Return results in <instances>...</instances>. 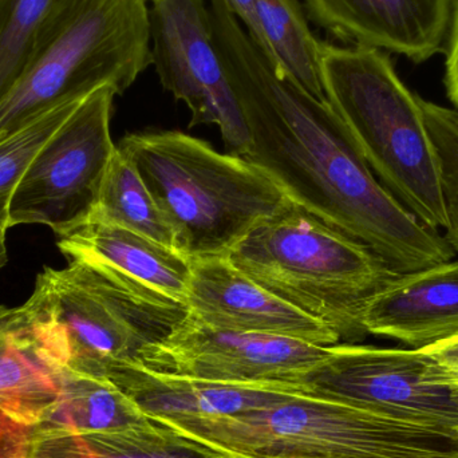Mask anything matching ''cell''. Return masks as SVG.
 Returning a JSON list of instances; mask_svg holds the SVG:
<instances>
[{"label": "cell", "mask_w": 458, "mask_h": 458, "mask_svg": "<svg viewBox=\"0 0 458 458\" xmlns=\"http://www.w3.org/2000/svg\"><path fill=\"white\" fill-rule=\"evenodd\" d=\"M215 45L242 106L250 148L242 158L288 200L360 242L395 274L456 258L377 179L328 101L307 93L269 59L223 0H209Z\"/></svg>", "instance_id": "6da1fadb"}, {"label": "cell", "mask_w": 458, "mask_h": 458, "mask_svg": "<svg viewBox=\"0 0 458 458\" xmlns=\"http://www.w3.org/2000/svg\"><path fill=\"white\" fill-rule=\"evenodd\" d=\"M39 344L62 365L109 379L168 336L188 306L101 261L45 267L21 304Z\"/></svg>", "instance_id": "7a4b0ae2"}, {"label": "cell", "mask_w": 458, "mask_h": 458, "mask_svg": "<svg viewBox=\"0 0 458 458\" xmlns=\"http://www.w3.org/2000/svg\"><path fill=\"white\" fill-rule=\"evenodd\" d=\"M150 64L147 0H54L0 97V141L62 102L121 96Z\"/></svg>", "instance_id": "3957f363"}, {"label": "cell", "mask_w": 458, "mask_h": 458, "mask_svg": "<svg viewBox=\"0 0 458 458\" xmlns=\"http://www.w3.org/2000/svg\"><path fill=\"white\" fill-rule=\"evenodd\" d=\"M320 74L326 98L379 182L422 225L445 231L440 158L420 96L403 85L389 56L322 43Z\"/></svg>", "instance_id": "277c9868"}, {"label": "cell", "mask_w": 458, "mask_h": 458, "mask_svg": "<svg viewBox=\"0 0 458 458\" xmlns=\"http://www.w3.org/2000/svg\"><path fill=\"white\" fill-rule=\"evenodd\" d=\"M250 280L333 328L341 344L365 338L363 307L400 275L368 247L288 200L228 253Z\"/></svg>", "instance_id": "5b68a950"}, {"label": "cell", "mask_w": 458, "mask_h": 458, "mask_svg": "<svg viewBox=\"0 0 458 458\" xmlns=\"http://www.w3.org/2000/svg\"><path fill=\"white\" fill-rule=\"evenodd\" d=\"M118 147L171 225L176 250L191 261L228 256L259 220L287 201L242 156L222 155L182 131L129 134Z\"/></svg>", "instance_id": "8992f818"}, {"label": "cell", "mask_w": 458, "mask_h": 458, "mask_svg": "<svg viewBox=\"0 0 458 458\" xmlns=\"http://www.w3.org/2000/svg\"><path fill=\"white\" fill-rule=\"evenodd\" d=\"M231 458H458V435L307 394L234 416L158 422Z\"/></svg>", "instance_id": "52a82bcc"}, {"label": "cell", "mask_w": 458, "mask_h": 458, "mask_svg": "<svg viewBox=\"0 0 458 458\" xmlns=\"http://www.w3.org/2000/svg\"><path fill=\"white\" fill-rule=\"evenodd\" d=\"M296 386L312 397L458 435V385L424 349L334 344Z\"/></svg>", "instance_id": "ba28073f"}, {"label": "cell", "mask_w": 458, "mask_h": 458, "mask_svg": "<svg viewBox=\"0 0 458 458\" xmlns=\"http://www.w3.org/2000/svg\"><path fill=\"white\" fill-rule=\"evenodd\" d=\"M115 96L105 86L86 97L35 156L11 196L10 229L39 225L61 236L90 216L117 148L110 133Z\"/></svg>", "instance_id": "9c48e42d"}, {"label": "cell", "mask_w": 458, "mask_h": 458, "mask_svg": "<svg viewBox=\"0 0 458 458\" xmlns=\"http://www.w3.org/2000/svg\"><path fill=\"white\" fill-rule=\"evenodd\" d=\"M150 55L161 85L190 107L191 128L215 125L232 155L244 156L250 131L215 45L206 0H147Z\"/></svg>", "instance_id": "30bf717a"}, {"label": "cell", "mask_w": 458, "mask_h": 458, "mask_svg": "<svg viewBox=\"0 0 458 458\" xmlns=\"http://www.w3.org/2000/svg\"><path fill=\"white\" fill-rule=\"evenodd\" d=\"M330 346L285 336L212 327L188 317L136 363L168 376L242 385H295Z\"/></svg>", "instance_id": "8fae6325"}, {"label": "cell", "mask_w": 458, "mask_h": 458, "mask_svg": "<svg viewBox=\"0 0 458 458\" xmlns=\"http://www.w3.org/2000/svg\"><path fill=\"white\" fill-rule=\"evenodd\" d=\"M185 304L191 317L212 327L285 336L326 347L341 344L333 328L264 290L227 256L192 261Z\"/></svg>", "instance_id": "7c38bea8"}, {"label": "cell", "mask_w": 458, "mask_h": 458, "mask_svg": "<svg viewBox=\"0 0 458 458\" xmlns=\"http://www.w3.org/2000/svg\"><path fill=\"white\" fill-rule=\"evenodd\" d=\"M307 15L328 34L358 47L422 62L441 51L454 0H304Z\"/></svg>", "instance_id": "4fadbf2b"}, {"label": "cell", "mask_w": 458, "mask_h": 458, "mask_svg": "<svg viewBox=\"0 0 458 458\" xmlns=\"http://www.w3.org/2000/svg\"><path fill=\"white\" fill-rule=\"evenodd\" d=\"M366 334L427 349L458 336V260L400 275L363 307Z\"/></svg>", "instance_id": "5bb4252c"}, {"label": "cell", "mask_w": 458, "mask_h": 458, "mask_svg": "<svg viewBox=\"0 0 458 458\" xmlns=\"http://www.w3.org/2000/svg\"><path fill=\"white\" fill-rule=\"evenodd\" d=\"M109 381L155 422L234 416L271 405L287 394H303L295 385L200 381L156 373L136 362L115 369Z\"/></svg>", "instance_id": "9a60e30c"}, {"label": "cell", "mask_w": 458, "mask_h": 458, "mask_svg": "<svg viewBox=\"0 0 458 458\" xmlns=\"http://www.w3.org/2000/svg\"><path fill=\"white\" fill-rule=\"evenodd\" d=\"M56 237L67 260L101 261L185 303L192 261L174 248L99 220H86Z\"/></svg>", "instance_id": "2e32d148"}, {"label": "cell", "mask_w": 458, "mask_h": 458, "mask_svg": "<svg viewBox=\"0 0 458 458\" xmlns=\"http://www.w3.org/2000/svg\"><path fill=\"white\" fill-rule=\"evenodd\" d=\"M59 369L23 307L0 304V411L21 427L39 424L58 398Z\"/></svg>", "instance_id": "e0dca14e"}, {"label": "cell", "mask_w": 458, "mask_h": 458, "mask_svg": "<svg viewBox=\"0 0 458 458\" xmlns=\"http://www.w3.org/2000/svg\"><path fill=\"white\" fill-rule=\"evenodd\" d=\"M26 458H231L168 425L147 424L113 433L30 428Z\"/></svg>", "instance_id": "ac0fdd59"}, {"label": "cell", "mask_w": 458, "mask_h": 458, "mask_svg": "<svg viewBox=\"0 0 458 458\" xmlns=\"http://www.w3.org/2000/svg\"><path fill=\"white\" fill-rule=\"evenodd\" d=\"M150 419L109 379L78 373L62 365L59 394L32 429L113 433L147 424Z\"/></svg>", "instance_id": "d6986e66"}, {"label": "cell", "mask_w": 458, "mask_h": 458, "mask_svg": "<svg viewBox=\"0 0 458 458\" xmlns=\"http://www.w3.org/2000/svg\"><path fill=\"white\" fill-rule=\"evenodd\" d=\"M260 47L307 93L327 101L320 74L322 42L317 39L298 0H253Z\"/></svg>", "instance_id": "ffe728a7"}, {"label": "cell", "mask_w": 458, "mask_h": 458, "mask_svg": "<svg viewBox=\"0 0 458 458\" xmlns=\"http://www.w3.org/2000/svg\"><path fill=\"white\" fill-rule=\"evenodd\" d=\"M86 220L121 225L176 250L171 225L121 147L115 148L110 158L96 206Z\"/></svg>", "instance_id": "44dd1931"}, {"label": "cell", "mask_w": 458, "mask_h": 458, "mask_svg": "<svg viewBox=\"0 0 458 458\" xmlns=\"http://www.w3.org/2000/svg\"><path fill=\"white\" fill-rule=\"evenodd\" d=\"M85 99V98H83ZM83 99L62 102L38 114L0 141V220L8 223L11 196L30 164L69 120ZM10 228V227H8Z\"/></svg>", "instance_id": "7402d4cb"}, {"label": "cell", "mask_w": 458, "mask_h": 458, "mask_svg": "<svg viewBox=\"0 0 458 458\" xmlns=\"http://www.w3.org/2000/svg\"><path fill=\"white\" fill-rule=\"evenodd\" d=\"M54 0H0V97L18 75L35 30Z\"/></svg>", "instance_id": "603a6c76"}, {"label": "cell", "mask_w": 458, "mask_h": 458, "mask_svg": "<svg viewBox=\"0 0 458 458\" xmlns=\"http://www.w3.org/2000/svg\"><path fill=\"white\" fill-rule=\"evenodd\" d=\"M428 131L440 158L448 227L446 240L458 253V114L456 110L419 98Z\"/></svg>", "instance_id": "cb8c5ba5"}, {"label": "cell", "mask_w": 458, "mask_h": 458, "mask_svg": "<svg viewBox=\"0 0 458 458\" xmlns=\"http://www.w3.org/2000/svg\"><path fill=\"white\" fill-rule=\"evenodd\" d=\"M448 48H446L445 83L446 96L458 112V0L454 3L451 27H449Z\"/></svg>", "instance_id": "d4e9b609"}, {"label": "cell", "mask_w": 458, "mask_h": 458, "mask_svg": "<svg viewBox=\"0 0 458 458\" xmlns=\"http://www.w3.org/2000/svg\"><path fill=\"white\" fill-rule=\"evenodd\" d=\"M30 428L21 427L0 411V458H26Z\"/></svg>", "instance_id": "484cf974"}, {"label": "cell", "mask_w": 458, "mask_h": 458, "mask_svg": "<svg viewBox=\"0 0 458 458\" xmlns=\"http://www.w3.org/2000/svg\"><path fill=\"white\" fill-rule=\"evenodd\" d=\"M444 373L458 385V336L424 349Z\"/></svg>", "instance_id": "4316f807"}, {"label": "cell", "mask_w": 458, "mask_h": 458, "mask_svg": "<svg viewBox=\"0 0 458 458\" xmlns=\"http://www.w3.org/2000/svg\"><path fill=\"white\" fill-rule=\"evenodd\" d=\"M228 10L236 16L237 21L244 24L245 31L250 37L261 46L260 30H259L258 19H256L255 4L253 0H223Z\"/></svg>", "instance_id": "83f0119b"}, {"label": "cell", "mask_w": 458, "mask_h": 458, "mask_svg": "<svg viewBox=\"0 0 458 458\" xmlns=\"http://www.w3.org/2000/svg\"><path fill=\"white\" fill-rule=\"evenodd\" d=\"M456 112H457V110H456ZM457 114H458V112H457Z\"/></svg>", "instance_id": "f1b7e54d"}]
</instances>
